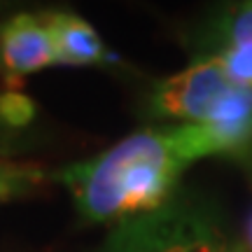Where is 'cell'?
Returning <instances> with one entry per match:
<instances>
[{
	"instance_id": "obj_9",
	"label": "cell",
	"mask_w": 252,
	"mask_h": 252,
	"mask_svg": "<svg viewBox=\"0 0 252 252\" xmlns=\"http://www.w3.org/2000/svg\"><path fill=\"white\" fill-rule=\"evenodd\" d=\"M250 243H252V222H250Z\"/></svg>"
},
{
	"instance_id": "obj_7",
	"label": "cell",
	"mask_w": 252,
	"mask_h": 252,
	"mask_svg": "<svg viewBox=\"0 0 252 252\" xmlns=\"http://www.w3.org/2000/svg\"><path fill=\"white\" fill-rule=\"evenodd\" d=\"M35 117L33 100L17 91L0 94V154H14L19 150V133Z\"/></svg>"
},
{
	"instance_id": "obj_8",
	"label": "cell",
	"mask_w": 252,
	"mask_h": 252,
	"mask_svg": "<svg viewBox=\"0 0 252 252\" xmlns=\"http://www.w3.org/2000/svg\"><path fill=\"white\" fill-rule=\"evenodd\" d=\"M45 180V171L35 163L0 159V201L28 196L42 187Z\"/></svg>"
},
{
	"instance_id": "obj_5",
	"label": "cell",
	"mask_w": 252,
	"mask_h": 252,
	"mask_svg": "<svg viewBox=\"0 0 252 252\" xmlns=\"http://www.w3.org/2000/svg\"><path fill=\"white\" fill-rule=\"evenodd\" d=\"M47 31L56 52V65H103L110 61L96 28L72 12H45Z\"/></svg>"
},
{
	"instance_id": "obj_6",
	"label": "cell",
	"mask_w": 252,
	"mask_h": 252,
	"mask_svg": "<svg viewBox=\"0 0 252 252\" xmlns=\"http://www.w3.org/2000/svg\"><path fill=\"white\" fill-rule=\"evenodd\" d=\"M224 45H252V2H241L224 9L208 26L201 54H208Z\"/></svg>"
},
{
	"instance_id": "obj_2",
	"label": "cell",
	"mask_w": 252,
	"mask_h": 252,
	"mask_svg": "<svg viewBox=\"0 0 252 252\" xmlns=\"http://www.w3.org/2000/svg\"><path fill=\"white\" fill-rule=\"evenodd\" d=\"M100 252H238L203 198L173 194L152 213L115 224Z\"/></svg>"
},
{
	"instance_id": "obj_4",
	"label": "cell",
	"mask_w": 252,
	"mask_h": 252,
	"mask_svg": "<svg viewBox=\"0 0 252 252\" xmlns=\"http://www.w3.org/2000/svg\"><path fill=\"white\" fill-rule=\"evenodd\" d=\"M0 61L7 72L9 87H17L33 72L56 65L54 42L42 14L19 12L0 28Z\"/></svg>"
},
{
	"instance_id": "obj_1",
	"label": "cell",
	"mask_w": 252,
	"mask_h": 252,
	"mask_svg": "<svg viewBox=\"0 0 252 252\" xmlns=\"http://www.w3.org/2000/svg\"><path fill=\"white\" fill-rule=\"evenodd\" d=\"M250 143L252 119L145 128L87 161L65 166L59 180L70 191L82 220L119 224L163 206L194 161L243 152Z\"/></svg>"
},
{
	"instance_id": "obj_3",
	"label": "cell",
	"mask_w": 252,
	"mask_h": 252,
	"mask_svg": "<svg viewBox=\"0 0 252 252\" xmlns=\"http://www.w3.org/2000/svg\"><path fill=\"white\" fill-rule=\"evenodd\" d=\"M150 110L180 124H238L252 119V91L231 82L215 56H198L185 70L157 82Z\"/></svg>"
}]
</instances>
